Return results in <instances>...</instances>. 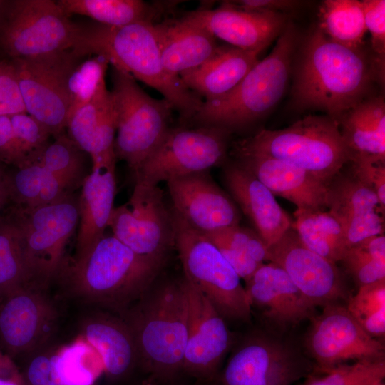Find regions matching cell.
Returning a JSON list of instances; mask_svg holds the SVG:
<instances>
[{
    "label": "cell",
    "mask_w": 385,
    "mask_h": 385,
    "mask_svg": "<svg viewBox=\"0 0 385 385\" xmlns=\"http://www.w3.org/2000/svg\"><path fill=\"white\" fill-rule=\"evenodd\" d=\"M10 118L26 165L36 162L49 143L50 133L40 122L26 113L11 115Z\"/></svg>",
    "instance_id": "obj_42"
},
{
    "label": "cell",
    "mask_w": 385,
    "mask_h": 385,
    "mask_svg": "<svg viewBox=\"0 0 385 385\" xmlns=\"http://www.w3.org/2000/svg\"><path fill=\"white\" fill-rule=\"evenodd\" d=\"M80 336L98 354L108 379L123 380L138 369L133 338L120 317L99 313L88 316L81 324Z\"/></svg>",
    "instance_id": "obj_27"
},
{
    "label": "cell",
    "mask_w": 385,
    "mask_h": 385,
    "mask_svg": "<svg viewBox=\"0 0 385 385\" xmlns=\"http://www.w3.org/2000/svg\"><path fill=\"white\" fill-rule=\"evenodd\" d=\"M116 193L115 170L92 168L78 195L79 222L74 256L88 250L108 227Z\"/></svg>",
    "instance_id": "obj_29"
},
{
    "label": "cell",
    "mask_w": 385,
    "mask_h": 385,
    "mask_svg": "<svg viewBox=\"0 0 385 385\" xmlns=\"http://www.w3.org/2000/svg\"><path fill=\"white\" fill-rule=\"evenodd\" d=\"M111 91L115 115L116 160L135 173L160 144L170 127L171 103L150 97L128 73L112 66Z\"/></svg>",
    "instance_id": "obj_7"
},
{
    "label": "cell",
    "mask_w": 385,
    "mask_h": 385,
    "mask_svg": "<svg viewBox=\"0 0 385 385\" xmlns=\"http://www.w3.org/2000/svg\"><path fill=\"white\" fill-rule=\"evenodd\" d=\"M188 302V331L183 372L212 382L232 342L225 319L207 298L185 277Z\"/></svg>",
    "instance_id": "obj_18"
},
{
    "label": "cell",
    "mask_w": 385,
    "mask_h": 385,
    "mask_svg": "<svg viewBox=\"0 0 385 385\" xmlns=\"http://www.w3.org/2000/svg\"><path fill=\"white\" fill-rule=\"evenodd\" d=\"M223 177L232 197L252 222L267 247L292 225L272 192L240 163L226 165Z\"/></svg>",
    "instance_id": "obj_24"
},
{
    "label": "cell",
    "mask_w": 385,
    "mask_h": 385,
    "mask_svg": "<svg viewBox=\"0 0 385 385\" xmlns=\"http://www.w3.org/2000/svg\"><path fill=\"white\" fill-rule=\"evenodd\" d=\"M258 55L228 44L218 46L207 61L179 76L188 88L205 101L215 99L242 80L259 61Z\"/></svg>",
    "instance_id": "obj_28"
},
{
    "label": "cell",
    "mask_w": 385,
    "mask_h": 385,
    "mask_svg": "<svg viewBox=\"0 0 385 385\" xmlns=\"http://www.w3.org/2000/svg\"><path fill=\"white\" fill-rule=\"evenodd\" d=\"M349 163L352 175L374 192L385 210V161L354 157Z\"/></svg>",
    "instance_id": "obj_45"
},
{
    "label": "cell",
    "mask_w": 385,
    "mask_h": 385,
    "mask_svg": "<svg viewBox=\"0 0 385 385\" xmlns=\"http://www.w3.org/2000/svg\"><path fill=\"white\" fill-rule=\"evenodd\" d=\"M26 385H96L104 374L101 359L83 337L35 351L18 364Z\"/></svg>",
    "instance_id": "obj_21"
},
{
    "label": "cell",
    "mask_w": 385,
    "mask_h": 385,
    "mask_svg": "<svg viewBox=\"0 0 385 385\" xmlns=\"http://www.w3.org/2000/svg\"><path fill=\"white\" fill-rule=\"evenodd\" d=\"M111 98V91L107 90L104 81L93 98L74 113L68 120V136L86 153H88L95 129Z\"/></svg>",
    "instance_id": "obj_41"
},
{
    "label": "cell",
    "mask_w": 385,
    "mask_h": 385,
    "mask_svg": "<svg viewBox=\"0 0 385 385\" xmlns=\"http://www.w3.org/2000/svg\"><path fill=\"white\" fill-rule=\"evenodd\" d=\"M342 262L358 287L385 279V237L375 235L350 247Z\"/></svg>",
    "instance_id": "obj_37"
},
{
    "label": "cell",
    "mask_w": 385,
    "mask_h": 385,
    "mask_svg": "<svg viewBox=\"0 0 385 385\" xmlns=\"http://www.w3.org/2000/svg\"><path fill=\"white\" fill-rule=\"evenodd\" d=\"M318 16L317 26L330 40L354 49L364 47L367 31L361 1H323Z\"/></svg>",
    "instance_id": "obj_34"
},
{
    "label": "cell",
    "mask_w": 385,
    "mask_h": 385,
    "mask_svg": "<svg viewBox=\"0 0 385 385\" xmlns=\"http://www.w3.org/2000/svg\"><path fill=\"white\" fill-rule=\"evenodd\" d=\"M1 296H0V304H1Z\"/></svg>",
    "instance_id": "obj_55"
},
{
    "label": "cell",
    "mask_w": 385,
    "mask_h": 385,
    "mask_svg": "<svg viewBox=\"0 0 385 385\" xmlns=\"http://www.w3.org/2000/svg\"><path fill=\"white\" fill-rule=\"evenodd\" d=\"M188 15L216 38L257 54L280 36L289 21L286 14L244 11L228 1L216 9L199 8Z\"/></svg>",
    "instance_id": "obj_22"
},
{
    "label": "cell",
    "mask_w": 385,
    "mask_h": 385,
    "mask_svg": "<svg viewBox=\"0 0 385 385\" xmlns=\"http://www.w3.org/2000/svg\"><path fill=\"white\" fill-rule=\"evenodd\" d=\"M56 3L68 16L76 14L91 17L98 24L122 26L138 22L158 24L175 9L178 1L58 0Z\"/></svg>",
    "instance_id": "obj_31"
},
{
    "label": "cell",
    "mask_w": 385,
    "mask_h": 385,
    "mask_svg": "<svg viewBox=\"0 0 385 385\" xmlns=\"http://www.w3.org/2000/svg\"><path fill=\"white\" fill-rule=\"evenodd\" d=\"M0 385H26L15 360L0 351Z\"/></svg>",
    "instance_id": "obj_50"
},
{
    "label": "cell",
    "mask_w": 385,
    "mask_h": 385,
    "mask_svg": "<svg viewBox=\"0 0 385 385\" xmlns=\"http://www.w3.org/2000/svg\"><path fill=\"white\" fill-rule=\"evenodd\" d=\"M11 207L20 230L31 284L46 290L58 279L66 260V246L78 227V195L73 192L30 209Z\"/></svg>",
    "instance_id": "obj_9"
},
{
    "label": "cell",
    "mask_w": 385,
    "mask_h": 385,
    "mask_svg": "<svg viewBox=\"0 0 385 385\" xmlns=\"http://www.w3.org/2000/svg\"><path fill=\"white\" fill-rule=\"evenodd\" d=\"M315 371L314 363L280 334L256 332L232 351L219 385H294Z\"/></svg>",
    "instance_id": "obj_11"
},
{
    "label": "cell",
    "mask_w": 385,
    "mask_h": 385,
    "mask_svg": "<svg viewBox=\"0 0 385 385\" xmlns=\"http://www.w3.org/2000/svg\"><path fill=\"white\" fill-rule=\"evenodd\" d=\"M46 289L22 287L1 299L0 351L16 361L48 345L58 312Z\"/></svg>",
    "instance_id": "obj_16"
},
{
    "label": "cell",
    "mask_w": 385,
    "mask_h": 385,
    "mask_svg": "<svg viewBox=\"0 0 385 385\" xmlns=\"http://www.w3.org/2000/svg\"><path fill=\"white\" fill-rule=\"evenodd\" d=\"M298 42L297 29L289 20L270 53L251 68L230 91L203 101L188 124L239 129L268 113L282 97Z\"/></svg>",
    "instance_id": "obj_5"
},
{
    "label": "cell",
    "mask_w": 385,
    "mask_h": 385,
    "mask_svg": "<svg viewBox=\"0 0 385 385\" xmlns=\"http://www.w3.org/2000/svg\"><path fill=\"white\" fill-rule=\"evenodd\" d=\"M366 31L371 36V51L378 56H385V1H361Z\"/></svg>",
    "instance_id": "obj_46"
},
{
    "label": "cell",
    "mask_w": 385,
    "mask_h": 385,
    "mask_svg": "<svg viewBox=\"0 0 385 385\" xmlns=\"http://www.w3.org/2000/svg\"><path fill=\"white\" fill-rule=\"evenodd\" d=\"M6 170L5 165L0 162V215L2 214L4 207L10 203L6 181Z\"/></svg>",
    "instance_id": "obj_51"
},
{
    "label": "cell",
    "mask_w": 385,
    "mask_h": 385,
    "mask_svg": "<svg viewBox=\"0 0 385 385\" xmlns=\"http://www.w3.org/2000/svg\"><path fill=\"white\" fill-rule=\"evenodd\" d=\"M172 210L190 227L210 234L238 225L240 212L231 197L213 180L209 170L166 182Z\"/></svg>",
    "instance_id": "obj_19"
},
{
    "label": "cell",
    "mask_w": 385,
    "mask_h": 385,
    "mask_svg": "<svg viewBox=\"0 0 385 385\" xmlns=\"http://www.w3.org/2000/svg\"><path fill=\"white\" fill-rule=\"evenodd\" d=\"M0 162L14 168L26 165L15 137L10 116H0Z\"/></svg>",
    "instance_id": "obj_48"
},
{
    "label": "cell",
    "mask_w": 385,
    "mask_h": 385,
    "mask_svg": "<svg viewBox=\"0 0 385 385\" xmlns=\"http://www.w3.org/2000/svg\"><path fill=\"white\" fill-rule=\"evenodd\" d=\"M81 26L51 0L7 1L0 15V48L13 58L72 49Z\"/></svg>",
    "instance_id": "obj_10"
},
{
    "label": "cell",
    "mask_w": 385,
    "mask_h": 385,
    "mask_svg": "<svg viewBox=\"0 0 385 385\" xmlns=\"http://www.w3.org/2000/svg\"><path fill=\"white\" fill-rule=\"evenodd\" d=\"M72 49L81 57L102 56L112 66L159 91L178 112L184 126L202 103V97L188 88L180 76L165 68L152 24L138 22L122 26L97 24L81 27Z\"/></svg>",
    "instance_id": "obj_4"
},
{
    "label": "cell",
    "mask_w": 385,
    "mask_h": 385,
    "mask_svg": "<svg viewBox=\"0 0 385 385\" xmlns=\"http://www.w3.org/2000/svg\"><path fill=\"white\" fill-rule=\"evenodd\" d=\"M346 307L370 336L385 334V279L359 287L347 300Z\"/></svg>",
    "instance_id": "obj_38"
},
{
    "label": "cell",
    "mask_w": 385,
    "mask_h": 385,
    "mask_svg": "<svg viewBox=\"0 0 385 385\" xmlns=\"http://www.w3.org/2000/svg\"><path fill=\"white\" fill-rule=\"evenodd\" d=\"M12 168L6 173L12 206L30 209L53 202L59 197L58 181L38 161L21 168Z\"/></svg>",
    "instance_id": "obj_33"
},
{
    "label": "cell",
    "mask_w": 385,
    "mask_h": 385,
    "mask_svg": "<svg viewBox=\"0 0 385 385\" xmlns=\"http://www.w3.org/2000/svg\"><path fill=\"white\" fill-rule=\"evenodd\" d=\"M0 215V296L31 285L20 230L11 209Z\"/></svg>",
    "instance_id": "obj_35"
},
{
    "label": "cell",
    "mask_w": 385,
    "mask_h": 385,
    "mask_svg": "<svg viewBox=\"0 0 385 385\" xmlns=\"http://www.w3.org/2000/svg\"><path fill=\"white\" fill-rule=\"evenodd\" d=\"M327 208L342 227L349 248L384 235L385 210L374 192L353 175L337 174L329 182Z\"/></svg>",
    "instance_id": "obj_23"
},
{
    "label": "cell",
    "mask_w": 385,
    "mask_h": 385,
    "mask_svg": "<svg viewBox=\"0 0 385 385\" xmlns=\"http://www.w3.org/2000/svg\"><path fill=\"white\" fill-rule=\"evenodd\" d=\"M384 80V57L330 40L316 26L306 38L295 68L294 104L324 111L336 123L370 96L374 83Z\"/></svg>",
    "instance_id": "obj_1"
},
{
    "label": "cell",
    "mask_w": 385,
    "mask_h": 385,
    "mask_svg": "<svg viewBox=\"0 0 385 385\" xmlns=\"http://www.w3.org/2000/svg\"><path fill=\"white\" fill-rule=\"evenodd\" d=\"M373 385H385V383H384V381H379Z\"/></svg>",
    "instance_id": "obj_54"
},
{
    "label": "cell",
    "mask_w": 385,
    "mask_h": 385,
    "mask_svg": "<svg viewBox=\"0 0 385 385\" xmlns=\"http://www.w3.org/2000/svg\"><path fill=\"white\" fill-rule=\"evenodd\" d=\"M213 233L254 261L260 264L269 261L268 247L255 231L238 225Z\"/></svg>",
    "instance_id": "obj_43"
},
{
    "label": "cell",
    "mask_w": 385,
    "mask_h": 385,
    "mask_svg": "<svg viewBox=\"0 0 385 385\" xmlns=\"http://www.w3.org/2000/svg\"><path fill=\"white\" fill-rule=\"evenodd\" d=\"M244 168L263 183L274 195L294 203L297 209L325 210L328 185L312 173L290 163L262 155L236 156Z\"/></svg>",
    "instance_id": "obj_25"
},
{
    "label": "cell",
    "mask_w": 385,
    "mask_h": 385,
    "mask_svg": "<svg viewBox=\"0 0 385 385\" xmlns=\"http://www.w3.org/2000/svg\"><path fill=\"white\" fill-rule=\"evenodd\" d=\"M245 283L251 308L260 312L271 332L284 334L316 315V307L274 262L262 264Z\"/></svg>",
    "instance_id": "obj_20"
},
{
    "label": "cell",
    "mask_w": 385,
    "mask_h": 385,
    "mask_svg": "<svg viewBox=\"0 0 385 385\" xmlns=\"http://www.w3.org/2000/svg\"><path fill=\"white\" fill-rule=\"evenodd\" d=\"M294 227L302 242L310 250L337 263L349 249L342 227L326 210L297 209Z\"/></svg>",
    "instance_id": "obj_32"
},
{
    "label": "cell",
    "mask_w": 385,
    "mask_h": 385,
    "mask_svg": "<svg viewBox=\"0 0 385 385\" xmlns=\"http://www.w3.org/2000/svg\"><path fill=\"white\" fill-rule=\"evenodd\" d=\"M155 282L120 317L133 338L138 369L157 385H175L188 339L185 283L184 277Z\"/></svg>",
    "instance_id": "obj_2"
},
{
    "label": "cell",
    "mask_w": 385,
    "mask_h": 385,
    "mask_svg": "<svg viewBox=\"0 0 385 385\" xmlns=\"http://www.w3.org/2000/svg\"><path fill=\"white\" fill-rule=\"evenodd\" d=\"M385 378V359H366L339 365L324 376L306 379L302 385H373Z\"/></svg>",
    "instance_id": "obj_40"
},
{
    "label": "cell",
    "mask_w": 385,
    "mask_h": 385,
    "mask_svg": "<svg viewBox=\"0 0 385 385\" xmlns=\"http://www.w3.org/2000/svg\"><path fill=\"white\" fill-rule=\"evenodd\" d=\"M81 58L70 49L40 57L11 60L26 113L40 122L55 138L63 134L67 127V82Z\"/></svg>",
    "instance_id": "obj_13"
},
{
    "label": "cell",
    "mask_w": 385,
    "mask_h": 385,
    "mask_svg": "<svg viewBox=\"0 0 385 385\" xmlns=\"http://www.w3.org/2000/svg\"><path fill=\"white\" fill-rule=\"evenodd\" d=\"M26 113L15 68L0 61V116Z\"/></svg>",
    "instance_id": "obj_44"
},
{
    "label": "cell",
    "mask_w": 385,
    "mask_h": 385,
    "mask_svg": "<svg viewBox=\"0 0 385 385\" xmlns=\"http://www.w3.org/2000/svg\"><path fill=\"white\" fill-rule=\"evenodd\" d=\"M108 63L105 57L96 55L79 63L71 72L67 82L69 98L68 120L93 98L101 83L105 81L104 76Z\"/></svg>",
    "instance_id": "obj_39"
},
{
    "label": "cell",
    "mask_w": 385,
    "mask_h": 385,
    "mask_svg": "<svg viewBox=\"0 0 385 385\" xmlns=\"http://www.w3.org/2000/svg\"><path fill=\"white\" fill-rule=\"evenodd\" d=\"M184 277L197 287L225 319L247 321L251 307L240 277L204 234L170 210Z\"/></svg>",
    "instance_id": "obj_8"
},
{
    "label": "cell",
    "mask_w": 385,
    "mask_h": 385,
    "mask_svg": "<svg viewBox=\"0 0 385 385\" xmlns=\"http://www.w3.org/2000/svg\"><path fill=\"white\" fill-rule=\"evenodd\" d=\"M135 385H157L153 381H152L150 379L145 377L143 380H141L140 382L137 383Z\"/></svg>",
    "instance_id": "obj_52"
},
{
    "label": "cell",
    "mask_w": 385,
    "mask_h": 385,
    "mask_svg": "<svg viewBox=\"0 0 385 385\" xmlns=\"http://www.w3.org/2000/svg\"><path fill=\"white\" fill-rule=\"evenodd\" d=\"M217 247L222 256L230 263L240 279L247 282L257 269L262 265L251 259L243 252L227 244L214 233L204 234Z\"/></svg>",
    "instance_id": "obj_47"
},
{
    "label": "cell",
    "mask_w": 385,
    "mask_h": 385,
    "mask_svg": "<svg viewBox=\"0 0 385 385\" xmlns=\"http://www.w3.org/2000/svg\"><path fill=\"white\" fill-rule=\"evenodd\" d=\"M241 10L247 11H272L286 14L297 10L304 1L296 0H238L228 1Z\"/></svg>",
    "instance_id": "obj_49"
},
{
    "label": "cell",
    "mask_w": 385,
    "mask_h": 385,
    "mask_svg": "<svg viewBox=\"0 0 385 385\" xmlns=\"http://www.w3.org/2000/svg\"><path fill=\"white\" fill-rule=\"evenodd\" d=\"M305 346L316 371L327 373L350 361L384 359V345L370 336L340 302L311 319Z\"/></svg>",
    "instance_id": "obj_15"
},
{
    "label": "cell",
    "mask_w": 385,
    "mask_h": 385,
    "mask_svg": "<svg viewBox=\"0 0 385 385\" xmlns=\"http://www.w3.org/2000/svg\"><path fill=\"white\" fill-rule=\"evenodd\" d=\"M231 133L216 126L170 128L134 173L135 183L158 185L222 164L227 155Z\"/></svg>",
    "instance_id": "obj_12"
},
{
    "label": "cell",
    "mask_w": 385,
    "mask_h": 385,
    "mask_svg": "<svg viewBox=\"0 0 385 385\" xmlns=\"http://www.w3.org/2000/svg\"><path fill=\"white\" fill-rule=\"evenodd\" d=\"M237 155L275 158L329 182L349 163L351 153L337 123L328 115H309L279 130H262L235 146Z\"/></svg>",
    "instance_id": "obj_6"
},
{
    "label": "cell",
    "mask_w": 385,
    "mask_h": 385,
    "mask_svg": "<svg viewBox=\"0 0 385 385\" xmlns=\"http://www.w3.org/2000/svg\"><path fill=\"white\" fill-rule=\"evenodd\" d=\"M6 3H7V1H1V0H0V15L2 13Z\"/></svg>",
    "instance_id": "obj_53"
},
{
    "label": "cell",
    "mask_w": 385,
    "mask_h": 385,
    "mask_svg": "<svg viewBox=\"0 0 385 385\" xmlns=\"http://www.w3.org/2000/svg\"><path fill=\"white\" fill-rule=\"evenodd\" d=\"M337 123L351 158L385 161V102L381 95L362 100L344 113Z\"/></svg>",
    "instance_id": "obj_30"
},
{
    "label": "cell",
    "mask_w": 385,
    "mask_h": 385,
    "mask_svg": "<svg viewBox=\"0 0 385 385\" xmlns=\"http://www.w3.org/2000/svg\"><path fill=\"white\" fill-rule=\"evenodd\" d=\"M108 227L113 235L141 255L165 262L175 247L172 214L158 185L135 183L128 202L114 207Z\"/></svg>",
    "instance_id": "obj_14"
},
{
    "label": "cell",
    "mask_w": 385,
    "mask_h": 385,
    "mask_svg": "<svg viewBox=\"0 0 385 385\" xmlns=\"http://www.w3.org/2000/svg\"><path fill=\"white\" fill-rule=\"evenodd\" d=\"M268 253L269 262L281 267L315 307L347 302L351 297L337 263L307 248L293 225L268 247Z\"/></svg>",
    "instance_id": "obj_17"
},
{
    "label": "cell",
    "mask_w": 385,
    "mask_h": 385,
    "mask_svg": "<svg viewBox=\"0 0 385 385\" xmlns=\"http://www.w3.org/2000/svg\"><path fill=\"white\" fill-rule=\"evenodd\" d=\"M163 64L171 74H180L207 61L218 45L216 38L188 14L153 24Z\"/></svg>",
    "instance_id": "obj_26"
},
{
    "label": "cell",
    "mask_w": 385,
    "mask_h": 385,
    "mask_svg": "<svg viewBox=\"0 0 385 385\" xmlns=\"http://www.w3.org/2000/svg\"><path fill=\"white\" fill-rule=\"evenodd\" d=\"M55 139L48 143L37 161L74 192L89 175L86 170L85 152L64 133Z\"/></svg>",
    "instance_id": "obj_36"
},
{
    "label": "cell",
    "mask_w": 385,
    "mask_h": 385,
    "mask_svg": "<svg viewBox=\"0 0 385 385\" xmlns=\"http://www.w3.org/2000/svg\"><path fill=\"white\" fill-rule=\"evenodd\" d=\"M165 262L105 234L81 255L65 260L58 279L83 302L120 315L156 280Z\"/></svg>",
    "instance_id": "obj_3"
}]
</instances>
